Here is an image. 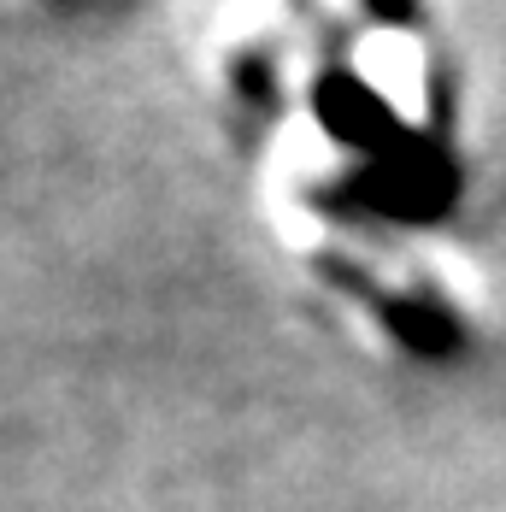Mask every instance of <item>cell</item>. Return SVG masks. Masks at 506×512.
I'll list each match as a JSON object with an SVG mask.
<instances>
[{
  "mask_svg": "<svg viewBox=\"0 0 506 512\" xmlns=\"http://www.w3.org/2000/svg\"><path fill=\"white\" fill-rule=\"evenodd\" d=\"M389 324L401 330L406 342L418 348V354H448L454 348V318L442 307H418V301H401V307H389Z\"/></svg>",
  "mask_w": 506,
  "mask_h": 512,
  "instance_id": "cell-3",
  "label": "cell"
},
{
  "mask_svg": "<svg viewBox=\"0 0 506 512\" xmlns=\"http://www.w3.org/2000/svg\"><path fill=\"white\" fill-rule=\"evenodd\" d=\"M383 24H412V12H418V0H365Z\"/></svg>",
  "mask_w": 506,
  "mask_h": 512,
  "instance_id": "cell-4",
  "label": "cell"
},
{
  "mask_svg": "<svg viewBox=\"0 0 506 512\" xmlns=\"http://www.w3.org/2000/svg\"><path fill=\"white\" fill-rule=\"evenodd\" d=\"M318 118H324V130H330L336 142L365 148L371 159H383V154L401 148V118H395V106L383 101L371 83H359V77H324V83H318Z\"/></svg>",
  "mask_w": 506,
  "mask_h": 512,
  "instance_id": "cell-1",
  "label": "cell"
},
{
  "mask_svg": "<svg viewBox=\"0 0 506 512\" xmlns=\"http://www.w3.org/2000/svg\"><path fill=\"white\" fill-rule=\"evenodd\" d=\"M365 195L383 206V212H401V218H430L448 206V165L430 154V148H412V154H383L365 177Z\"/></svg>",
  "mask_w": 506,
  "mask_h": 512,
  "instance_id": "cell-2",
  "label": "cell"
}]
</instances>
